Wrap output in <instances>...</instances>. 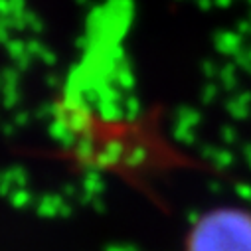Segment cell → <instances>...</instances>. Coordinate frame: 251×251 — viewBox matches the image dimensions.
<instances>
[{
	"instance_id": "obj_1",
	"label": "cell",
	"mask_w": 251,
	"mask_h": 251,
	"mask_svg": "<svg viewBox=\"0 0 251 251\" xmlns=\"http://www.w3.org/2000/svg\"><path fill=\"white\" fill-rule=\"evenodd\" d=\"M184 251H251V212L235 206L208 210L188 229Z\"/></svg>"
}]
</instances>
